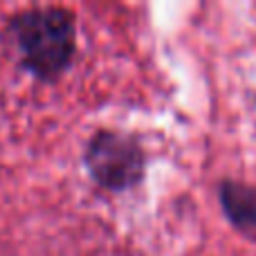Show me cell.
Wrapping results in <instances>:
<instances>
[{
	"label": "cell",
	"mask_w": 256,
	"mask_h": 256,
	"mask_svg": "<svg viewBox=\"0 0 256 256\" xmlns=\"http://www.w3.org/2000/svg\"><path fill=\"white\" fill-rule=\"evenodd\" d=\"M90 166L104 184L122 189L142 176L144 158L132 140L106 132L97 137L90 148Z\"/></svg>",
	"instance_id": "1"
},
{
	"label": "cell",
	"mask_w": 256,
	"mask_h": 256,
	"mask_svg": "<svg viewBox=\"0 0 256 256\" xmlns=\"http://www.w3.org/2000/svg\"><path fill=\"white\" fill-rule=\"evenodd\" d=\"M220 194H222V204H225L227 214L232 216V220L238 222L240 227L256 230V189L227 182Z\"/></svg>",
	"instance_id": "2"
}]
</instances>
